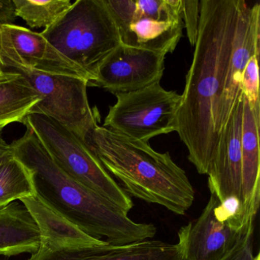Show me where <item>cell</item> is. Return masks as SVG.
<instances>
[{
    "label": "cell",
    "instance_id": "obj_26",
    "mask_svg": "<svg viewBox=\"0 0 260 260\" xmlns=\"http://www.w3.org/2000/svg\"><path fill=\"white\" fill-rule=\"evenodd\" d=\"M4 72H5V71L3 69L2 67H1V65H0V76L2 75V74H4Z\"/></svg>",
    "mask_w": 260,
    "mask_h": 260
},
{
    "label": "cell",
    "instance_id": "obj_12",
    "mask_svg": "<svg viewBox=\"0 0 260 260\" xmlns=\"http://www.w3.org/2000/svg\"><path fill=\"white\" fill-rule=\"evenodd\" d=\"M243 94L236 103L231 116L219 136L218 142L210 164L208 186L219 202L228 197L243 202L242 196L241 129ZM244 205V204H243Z\"/></svg>",
    "mask_w": 260,
    "mask_h": 260
},
{
    "label": "cell",
    "instance_id": "obj_16",
    "mask_svg": "<svg viewBox=\"0 0 260 260\" xmlns=\"http://www.w3.org/2000/svg\"><path fill=\"white\" fill-rule=\"evenodd\" d=\"M259 127L260 113L254 112L249 107L243 95L242 196L245 211L248 216L252 217H255L259 206Z\"/></svg>",
    "mask_w": 260,
    "mask_h": 260
},
{
    "label": "cell",
    "instance_id": "obj_22",
    "mask_svg": "<svg viewBox=\"0 0 260 260\" xmlns=\"http://www.w3.org/2000/svg\"><path fill=\"white\" fill-rule=\"evenodd\" d=\"M200 1L182 0V18L190 45L194 46L199 32Z\"/></svg>",
    "mask_w": 260,
    "mask_h": 260
},
{
    "label": "cell",
    "instance_id": "obj_9",
    "mask_svg": "<svg viewBox=\"0 0 260 260\" xmlns=\"http://www.w3.org/2000/svg\"><path fill=\"white\" fill-rule=\"evenodd\" d=\"M0 65L6 71L25 68L90 80L85 71L60 54L41 33L14 24L0 25Z\"/></svg>",
    "mask_w": 260,
    "mask_h": 260
},
{
    "label": "cell",
    "instance_id": "obj_10",
    "mask_svg": "<svg viewBox=\"0 0 260 260\" xmlns=\"http://www.w3.org/2000/svg\"><path fill=\"white\" fill-rule=\"evenodd\" d=\"M218 203L211 193L200 216L179 229L176 244L182 260H222L239 240L254 228V221L240 226L222 218L216 210Z\"/></svg>",
    "mask_w": 260,
    "mask_h": 260
},
{
    "label": "cell",
    "instance_id": "obj_11",
    "mask_svg": "<svg viewBox=\"0 0 260 260\" xmlns=\"http://www.w3.org/2000/svg\"><path fill=\"white\" fill-rule=\"evenodd\" d=\"M165 54L120 45L99 68L88 86L102 88L111 93H127L160 83Z\"/></svg>",
    "mask_w": 260,
    "mask_h": 260
},
{
    "label": "cell",
    "instance_id": "obj_24",
    "mask_svg": "<svg viewBox=\"0 0 260 260\" xmlns=\"http://www.w3.org/2000/svg\"><path fill=\"white\" fill-rule=\"evenodd\" d=\"M16 18L13 0L0 1V25H13Z\"/></svg>",
    "mask_w": 260,
    "mask_h": 260
},
{
    "label": "cell",
    "instance_id": "obj_20",
    "mask_svg": "<svg viewBox=\"0 0 260 260\" xmlns=\"http://www.w3.org/2000/svg\"><path fill=\"white\" fill-rule=\"evenodd\" d=\"M16 16L31 28H49L70 8V0H13Z\"/></svg>",
    "mask_w": 260,
    "mask_h": 260
},
{
    "label": "cell",
    "instance_id": "obj_1",
    "mask_svg": "<svg viewBox=\"0 0 260 260\" xmlns=\"http://www.w3.org/2000/svg\"><path fill=\"white\" fill-rule=\"evenodd\" d=\"M243 0H202L192 62L185 77L175 132L188 160L207 175L220 136V100Z\"/></svg>",
    "mask_w": 260,
    "mask_h": 260
},
{
    "label": "cell",
    "instance_id": "obj_5",
    "mask_svg": "<svg viewBox=\"0 0 260 260\" xmlns=\"http://www.w3.org/2000/svg\"><path fill=\"white\" fill-rule=\"evenodd\" d=\"M22 124L32 130L65 173L128 214L134 207L131 196L114 180L86 142L45 115L29 114Z\"/></svg>",
    "mask_w": 260,
    "mask_h": 260
},
{
    "label": "cell",
    "instance_id": "obj_4",
    "mask_svg": "<svg viewBox=\"0 0 260 260\" xmlns=\"http://www.w3.org/2000/svg\"><path fill=\"white\" fill-rule=\"evenodd\" d=\"M41 34L60 54L80 67L92 83L99 68L121 45L105 0H77Z\"/></svg>",
    "mask_w": 260,
    "mask_h": 260
},
{
    "label": "cell",
    "instance_id": "obj_21",
    "mask_svg": "<svg viewBox=\"0 0 260 260\" xmlns=\"http://www.w3.org/2000/svg\"><path fill=\"white\" fill-rule=\"evenodd\" d=\"M258 57L259 52L249 59L243 71L240 84V92L244 95L249 107L257 113H260Z\"/></svg>",
    "mask_w": 260,
    "mask_h": 260
},
{
    "label": "cell",
    "instance_id": "obj_17",
    "mask_svg": "<svg viewBox=\"0 0 260 260\" xmlns=\"http://www.w3.org/2000/svg\"><path fill=\"white\" fill-rule=\"evenodd\" d=\"M40 246L39 226L22 202L0 208V255H32Z\"/></svg>",
    "mask_w": 260,
    "mask_h": 260
},
{
    "label": "cell",
    "instance_id": "obj_25",
    "mask_svg": "<svg viewBox=\"0 0 260 260\" xmlns=\"http://www.w3.org/2000/svg\"><path fill=\"white\" fill-rule=\"evenodd\" d=\"M4 127L5 126L0 125V164H2L4 161L11 159L14 156L11 144H7L3 136Z\"/></svg>",
    "mask_w": 260,
    "mask_h": 260
},
{
    "label": "cell",
    "instance_id": "obj_6",
    "mask_svg": "<svg viewBox=\"0 0 260 260\" xmlns=\"http://www.w3.org/2000/svg\"><path fill=\"white\" fill-rule=\"evenodd\" d=\"M121 45L165 54L176 50L184 28L182 0H105Z\"/></svg>",
    "mask_w": 260,
    "mask_h": 260
},
{
    "label": "cell",
    "instance_id": "obj_23",
    "mask_svg": "<svg viewBox=\"0 0 260 260\" xmlns=\"http://www.w3.org/2000/svg\"><path fill=\"white\" fill-rule=\"evenodd\" d=\"M254 228L249 230L237 242L231 252L222 260H260L259 254L254 255L252 234Z\"/></svg>",
    "mask_w": 260,
    "mask_h": 260
},
{
    "label": "cell",
    "instance_id": "obj_13",
    "mask_svg": "<svg viewBox=\"0 0 260 260\" xmlns=\"http://www.w3.org/2000/svg\"><path fill=\"white\" fill-rule=\"evenodd\" d=\"M260 51V6H243L233 42L232 53L220 100V132L228 122L240 95L242 75L249 59Z\"/></svg>",
    "mask_w": 260,
    "mask_h": 260
},
{
    "label": "cell",
    "instance_id": "obj_2",
    "mask_svg": "<svg viewBox=\"0 0 260 260\" xmlns=\"http://www.w3.org/2000/svg\"><path fill=\"white\" fill-rule=\"evenodd\" d=\"M25 127L23 136L11 144L13 155L32 170L36 192L51 208L86 234L105 239L109 244H128L154 237V225L134 221L127 213L65 173L32 130Z\"/></svg>",
    "mask_w": 260,
    "mask_h": 260
},
{
    "label": "cell",
    "instance_id": "obj_8",
    "mask_svg": "<svg viewBox=\"0 0 260 260\" xmlns=\"http://www.w3.org/2000/svg\"><path fill=\"white\" fill-rule=\"evenodd\" d=\"M11 71L22 76L41 95L42 100L30 114L51 118L86 143L88 135L98 126L99 116L89 106L88 80L25 68Z\"/></svg>",
    "mask_w": 260,
    "mask_h": 260
},
{
    "label": "cell",
    "instance_id": "obj_19",
    "mask_svg": "<svg viewBox=\"0 0 260 260\" xmlns=\"http://www.w3.org/2000/svg\"><path fill=\"white\" fill-rule=\"evenodd\" d=\"M36 194L32 170L15 156L0 164V208Z\"/></svg>",
    "mask_w": 260,
    "mask_h": 260
},
{
    "label": "cell",
    "instance_id": "obj_3",
    "mask_svg": "<svg viewBox=\"0 0 260 260\" xmlns=\"http://www.w3.org/2000/svg\"><path fill=\"white\" fill-rule=\"evenodd\" d=\"M86 144L129 196L165 207L179 215L192 205V185L167 152L159 153L148 143L99 125L88 135Z\"/></svg>",
    "mask_w": 260,
    "mask_h": 260
},
{
    "label": "cell",
    "instance_id": "obj_18",
    "mask_svg": "<svg viewBox=\"0 0 260 260\" xmlns=\"http://www.w3.org/2000/svg\"><path fill=\"white\" fill-rule=\"evenodd\" d=\"M41 95L20 74L6 71L0 76V125L22 123Z\"/></svg>",
    "mask_w": 260,
    "mask_h": 260
},
{
    "label": "cell",
    "instance_id": "obj_14",
    "mask_svg": "<svg viewBox=\"0 0 260 260\" xmlns=\"http://www.w3.org/2000/svg\"><path fill=\"white\" fill-rule=\"evenodd\" d=\"M28 260H182L176 244L147 240L124 245L51 250L40 246Z\"/></svg>",
    "mask_w": 260,
    "mask_h": 260
},
{
    "label": "cell",
    "instance_id": "obj_15",
    "mask_svg": "<svg viewBox=\"0 0 260 260\" xmlns=\"http://www.w3.org/2000/svg\"><path fill=\"white\" fill-rule=\"evenodd\" d=\"M39 226L41 246L51 250L103 246L107 242L86 234L47 204L39 194L21 199Z\"/></svg>",
    "mask_w": 260,
    "mask_h": 260
},
{
    "label": "cell",
    "instance_id": "obj_7",
    "mask_svg": "<svg viewBox=\"0 0 260 260\" xmlns=\"http://www.w3.org/2000/svg\"><path fill=\"white\" fill-rule=\"evenodd\" d=\"M103 127L129 139L148 143L153 138L175 132L181 95L166 90L160 83L115 95Z\"/></svg>",
    "mask_w": 260,
    "mask_h": 260
}]
</instances>
